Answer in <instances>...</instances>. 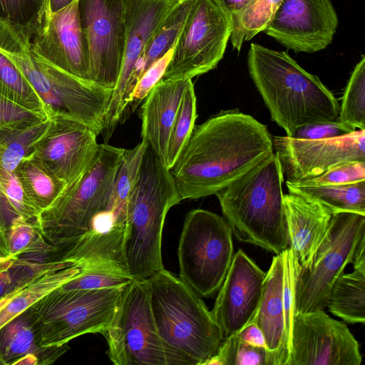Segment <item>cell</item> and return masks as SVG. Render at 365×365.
Returning <instances> with one entry per match:
<instances>
[{
  "label": "cell",
  "instance_id": "obj_1",
  "mask_svg": "<svg viewBox=\"0 0 365 365\" xmlns=\"http://www.w3.org/2000/svg\"><path fill=\"white\" fill-rule=\"evenodd\" d=\"M274 152L267 125L238 109L195 125L170 170L182 200L215 195Z\"/></svg>",
  "mask_w": 365,
  "mask_h": 365
},
{
  "label": "cell",
  "instance_id": "obj_2",
  "mask_svg": "<svg viewBox=\"0 0 365 365\" xmlns=\"http://www.w3.org/2000/svg\"><path fill=\"white\" fill-rule=\"evenodd\" d=\"M247 64L250 78L272 120L291 137L299 127L338 120L339 105L320 79L286 51L250 44Z\"/></svg>",
  "mask_w": 365,
  "mask_h": 365
},
{
  "label": "cell",
  "instance_id": "obj_3",
  "mask_svg": "<svg viewBox=\"0 0 365 365\" xmlns=\"http://www.w3.org/2000/svg\"><path fill=\"white\" fill-rule=\"evenodd\" d=\"M145 282L168 364L205 365L216 354L223 338L200 296L164 268Z\"/></svg>",
  "mask_w": 365,
  "mask_h": 365
},
{
  "label": "cell",
  "instance_id": "obj_4",
  "mask_svg": "<svg viewBox=\"0 0 365 365\" xmlns=\"http://www.w3.org/2000/svg\"><path fill=\"white\" fill-rule=\"evenodd\" d=\"M32 32L0 18V51L17 68L51 113L90 128L98 135L113 89L68 74L41 60L31 49Z\"/></svg>",
  "mask_w": 365,
  "mask_h": 365
},
{
  "label": "cell",
  "instance_id": "obj_5",
  "mask_svg": "<svg viewBox=\"0 0 365 365\" xmlns=\"http://www.w3.org/2000/svg\"><path fill=\"white\" fill-rule=\"evenodd\" d=\"M282 168L274 151L215 194L238 240L279 255L289 247Z\"/></svg>",
  "mask_w": 365,
  "mask_h": 365
},
{
  "label": "cell",
  "instance_id": "obj_6",
  "mask_svg": "<svg viewBox=\"0 0 365 365\" xmlns=\"http://www.w3.org/2000/svg\"><path fill=\"white\" fill-rule=\"evenodd\" d=\"M182 201L170 170L148 146L128 205L123 259L129 274L146 281L164 268L162 236L170 208Z\"/></svg>",
  "mask_w": 365,
  "mask_h": 365
},
{
  "label": "cell",
  "instance_id": "obj_7",
  "mask_svg": "<svg viewBox=\"0 0 365 365\" xmlns=\"http://www.w3.org/2000/svg\"><path fill=\"white\" fill-rule=\"evenodd\" d=\"M125 149L100 144L98 153L82 177L36 220L44 239L64 250L82 236L92 217L106 208L122 164Z\"/></svg>",
  "mask_w": 365,
  "mask_h": 365
},
{
  "label": "cell",
  "instance_id": "obj_8",
  "mask_svg": "<svg viewBox=\"0 0 365 365\" xmlns=\"http://www.w3.org/2000/svg\"><path fill=\"white\" fill-rule=\"evenodd\" d=\"M234 256L226 220L203 209L185 216L178 249L179 277L202 297L219 290Z\"/></svg>",
  "mask_w": 365,
  "mask_h": 365
},
{
  "label": "cell",
  "instance_id": "obj_9",
  "mask_svg": "<svg viewBox=\"0 0 365 365\" xmlns=\"http://www.w3.org/2000/svg\"><path fill=\"white\" fill-rule=\"evenodd\" d=\"M61 286L32 305L40 325L41 345L61 346L86 334H103L124 287L87 290Z\"/></svg>",
  "mask_w": 365,
  "mask_h": 365
},
{
  "label": "cell",
  "instance_id": "obj_10",
  "mask_svg": "<svg viewBox=\"0 0 365 365\" xmlns=\"http://www.w3.org/2000/svg\"><path fill=\"white\" fill-rule=\"evenodd\" d=\"M365 237V215L339 212L331 217L328 230L309 265L302 268L294 291L296 312L327 307L330 290L352 262L356 246Z\"/></svg>",
  "mask_w": 365,
  "mask_h": 365
},
{
  "label": "cell",
  "instance_id": "obj_11",
  "mask_svg": "<svg viewBox=\"0 0 365 365\" xmlns=\"http://www.w3.org/2000/svg\"><path fill=\"white\" fill-rule=\"evenodd\" d=\"M107 354L115 365H169L155 327L145 281L125 286L103 334Z\"/></svg>",
  "mask_w": 365,
  "mask_h": 365
},
{
  "label": "cell",
  "instance_id": "obj_12",
  "mask_svg": "<svg viewBox=\"0 0 365 365\" xmlns=\"http://www.w3.org/2000/svg\"><path fill=\"white\" fill-rule=\"evenodd\" d=\"M231 33L230 16L215 0H196L161 79H192L215 68Z\"/></svg>",
  "mask_w": 365,
  "mask_h": 365
},
{
  "label": "cell",
  "instance_id": "obj_13",
  "mask_svg": "<svg viewBox=\"0 0 365 365\" xmlns=\"http://www.w3.org/2000/svg\"><path fill=\"white\" fill-rule=\"evenodd\" d=\"M81 26L88 48L89 81L115 88L125 46L123 0H78Z\"/></svg>",
  "mask_w": 365,
  "mask_h": 365
},
{
  "label": "cell",
  "instance_id": "obj_14",
  "mask_svg": "<svg viewBox=\"0 0 365 365\" xmlns=\"http://www.w3.org/2000/svg\"><path fill=\"white\" fill-rule=\"evenodd\" d=\"M359 344L346 324L324 309L296 312L287 365H360Z\"/></svg>",
  "mask_w": 365,
  "mask_h": 365
},
{
  "label": "cell",
  "instance_id": "obj_15",
  "mask_svg": "<svg viewBox=\"0 0 365 365\" xmlns=\"http://www.w3.org/2000/svg\"><path fill=\"white\" fill-rule=\"evenodd\" d=\"M179 0H123L125 46L121 70L107 107L101 135L107 143L129 108L130 81L155 29Z\"/></svg>",
  "mask_w": 365,
  "mask_h": 365
},
{
  "label": "cell",
  "instance_id": "obj_16",
  "mask_svg": "<svg viewBox=\"0 0 365 365\" xmlns=\"http://www.w3.org/2000/svg\"><path fill=\"white\" fill-rule=\"evenodd\" d=\"M274 150L281 162L284 177L299 182L318 176L349 161H365V130L325 139L272 138Z\"/></svg>",
  "mask_w": 365,
  "mask_h": 365
},
{
  "label": "cell",
  "instance_id": "obj_17",
  "mask_svg": "<svg viewBox=\"0 0 365 365\" xmlns=\"http://www.w3.org/2000/svg\"><path fill=\"white\" fill-rule=\"evenodd\" d=\"M338 26L331 0H283L264 32L294 53H313L331 43Z\"/></svg>",
  "mask_w": 365,
  "mask_h": 365
},
{
  "label": "cell",
  "instance_id": "obj_18",
  "mask_svg": "<svg viewBox=\"0 0 365 365\" xmlns=\"http://www.w3.org/2000/svg\"><path fill=\"white\" fill-rule=\"evenodd\" d=\"M97 136L84 124L55 115L33 154L49 172L70 185L95 160L100 147Z\"/></svg>",
  "mask_w": 365,
  "mask_h": 365
},
{
  "label": "cell",
  "instance_id": "obj_19",
  "mask_svg": "<svg viewBox=\"0 0 365 365\" xmlns=\"http://www.w3.org/2000/svg\"><path fill=\"white\" fill-rule=\"evenodd\" d=\"M30 46L33 53L44 62L89 81L88 48L80 24L78 0L50 14L32 34Z\"/></svg>",
  "mask_w": 365,
  "mask_h": 365
},
{
  "label": "cell",
  "instance_id": "obj_20",
  "mask_svg": "<svg viewBox=\"0 0 365 365\" xmlns=\"http://www.w3.org/2000/svg\"><path fill=\"white\" fill-rule=\"evenodd\" d=\"M265 277L266 272L242 249L234 254L211 310L223 340L237 333L255 318Z\"/></svg>",
  "mask_w": 365,
  "mask_h": 365
},
{
  "label": "cell",
  "instance_id": "obj_21",
  "mask_svg": "<svg viewBox=\"0 0 365 365\" xmlns=\"http://www.w3.org/2000/svg\"><path fill=\"white\" fill-rule=\"evenodd\" d=\"M284 205L289 248L301 267L306 268L322 242L333 215L316 200L292 191L284 194Z\"/></svg>",
  "mask_w": 365,
  "mask_h": 365
},
{
  "label": "cell",
  "instance_id": "obj_22",
  "mask_svg": "<svg viewBox=\"0 0 365 365\" xmlns=\"http://www.w3.org/2000/svg\"><path fill=\"white\" fill-rule=\"evenodd\" d=\"M190 79H160L140 108L142 140L165 164L169 136Z\"/></svg>",
  "mask_w": 365,
  "mask_h": 365
},
{
  "label": "cell",
  "instance_id": "obj_23",
  "mask_svg": "<svg viewBox=\"0 0 365 365\" xmlns=\"http://www.w3.org/2000/svg\"><path fill=\"white\" fill-rule=\"evenodd\" d=\"M284 274L282 252L272 258L266 272L261 302L254 318L264 336L269 365H287L289 359L285 345Z\"/></svg>",
  "mask_w": 365,
  "mask_h": 365
},
{
  "label": "cell",
  "instance_id": "obj_24",
  "mask_svg": "<svg viewBox=\"0 0 365 365\" xmlns=\"http://www.w3.org/2000/svg\"><path fill=\"white\" fill-rule=\"evenodd\" d=\"M35 310L29 308L0 327V365H11L27 354L36 356L41 365L53 363L69 349L68 344L43 346Z\"/></svg>",
  "mask_w": 365,
  "mask_h": 365
},
{
  "label": "cell",
  "instance_id": "obj_25",
  "mask_svg": "<svg viewBox=\"0 0 365 365\" xmlns=\"http://www.w3.org/2000/svg\"><path fill=\"white\" fill-rule=\"evenodd\" d=\"M84 269L83 266L76 262L58 260L22 288L0 309V327L53 289L78 277Z\"/></svg>",
  "mask_w": 365,
  "mask_h": 365
},
{
  "label": "cell",
  "instance_id": "obj_26",
  "mask_svg": "<svg viewBox=\"0 0 365 365\" xmlns=\"http://www.w3.org/2000/svg\"><path fill=\"white\" fill-rule=\"evenodd\" d=\"M195 1L179 0L158 25L137 62L130 84L131 97L142 75L152 64L173 48Z\"/></svg>",
  "mask_w": 365,
  "mask_h": 365
},
{
  "label": "cell",
  "instance_id": "obj_27",
  "mask_svg": "<svg viewBox=\"0 0 365 365\" xmlns=\"http://www.w3.org/2000/svg\"><path fill=\"white\" fill-rule=\"evenodd\" d=\"M288 191L316 200L332 215L356 212L365 215V180L344 185H314L285 181Z\"/></svg>",
  "mask_w": 365,
  "mask_h": 365
},
{
  "label": "cell",
  "instance_id": "obj_28",
  "mask_svg": "<svg viewBox=\"0 0 365 365\" xmlns=\"http://www.w3.org/2000/svg\"><path fill=\"white\" fill-rule=\"evenodd\" d=\"M14 172L39 215L68 186L64 181L49 172L33 153L24 158Z\"/></svg>",
  "mask_w": 365,
  "mask_h": 365
},
{
  "label": "cell",
  "instance_id": "obj_29",
  "mask_svg": "<svg viewBox=\"0 0 365 365\" xmlns=\"http://www.w3.org/2000/svg\"><path fill=\"white\" fill-rule=\"evenodd\" d=\"M329 312L349 324L365 322V270L343 273L334 283L327 303Z\"/></svg>",
  "mask_w": 365,
  "mask_h": 365
},
{
  "label": "cell",
  "instance_id": "obj_30",
  "mask_svg": "<svg viewBox=\"0 0 365 365\" xmlns=\"http://www.w3.org/2000/svg\"><path fill=\"white\" fill-rule=\"evenodd\" d=\"M57 251L56 247L44 239L36 220L19 217L12 220L3 235L0 258L31 259L29 257H32L34 259L42 260L40 256Z\"/></svg>",
  "mask_w": 365,
  "mask_h": 365
},
{
  "label": "cell",
  "instance_id": "obj_31",
  "mask_svg": "<svg viewBox=\"0 0 365 365\" xmlns=\"http://www.w3.org/2000/svg\"><path fill=\"white\" fill-rule=\"evenodd\" d=\"M283 0H250L241 10L230 15L233 50L240 53L244 42L264 31Z\"/></svg>",
  "mask_w": 365,
  "mask_h": 365
},
{
  "label": "cell",
  "instance_id": "obj_32",
  "mask_svg": "<svg viewBox=\"0 0 365 365\" xmlns=\"http://www.w3.org/2000/svg\"><path fill=\"white\" fill-rule=\"evenodd\" d=\"M51 118L20 128L0 129V165L14 171L19 163L31 155L47 131Z\"/></svg>",
  "mask_w": 365,
  "mask_h": 365
},
{
  "label": "cell",
  "instance_id": "obj_33",
  "mask_svg": "<svg viewBox=\"0 0 365 365\" xmlns=\"http://www.w3.org/2000/svg\"><path fill=\"white\" fill-rule=\"evenodd\" d=\"M0 246L4 234L14 218L36 220L38 211L26 195L14 171L0 165Z\"/></svg>",
  "mask_w": 365,
  "mask_h": 365
},
{
  "label": "cell",
  "instance_id": "obj_34",
  "mask_svg": "<svg viewBox=\"0 0 365 365\" xmlns=\"http://www.w3.org/2000/svg\"><path fill=\"white\" fill-rule=\"evenodd\" d=\"M0 94L46 118L51 115L44 103L12 62L0 51Z\"/></svg>",
  "mask_w": 365,
  "mask_h": 365
},
{
  "label": "cell",
  "instance_id": "obj_35",
  "mask_svg": "<svg viewBox=\"0 0 365 365\" xmlns=\"http://www.w3.org/2000/svg\"><path fill=\"white\" fill-rule=\"evenodd\" d=\"M338 120L351 130H365V56L355 66L339 106Z\"/></svg>",
  "mask_w": 365,
  "mask_h": 365
},
{
  "label": "cell",
  "instance_id": "obj_36",
  "mask_svg": "<svg viewBox=\"0 0 365 365\" xmlns=\"http://www.w3.org/2000/svg\"><path fill=\"white\" fill-rule=\"evenodd\" d=\"M197 118L196 96L190 79L182 96L168 139L165 165L170 170L187 143Z\"/></svg>",
  "mask_w": 365,
  "mask_h": 365
},
{
  "label": "cell",
  "instance_id": "obj_37",
  "mask_svg": "<svg viewBox=\"0 0 365 365\" xmlns=\"http://www.w3.org/2000/svg\"><path fill=\"white\" fill-rule=\"evenodd\" d=\"M57 261L1 258L0 299L26 287L38 275L53 266Z\"/></svg>",
  "mask_w": 365,
  "mask_h": 365
},
{
  "label": "cell",
  "instance_id": "obj_38",
  "mask_svg": "<svg viewBox=\"0 0 365 365\" xmlns=\"http://www.w3.org/2000/svg\"><path fill=\"white\" fill-rule=\"evenodd\" d=\"M205 365H269L266 348L242 342L236 334L223 340Z\"/></svg>",
  "mask_w": 365,
  "mask_h": 365
},
{
  "label": "cell",
  "instance_id": "obj_39",
  "mask_svg": "<svg viewBox=\"0 0 365 365\" xmlns=\"http://www.w3.org/2000/svg\"><path fill=\"white\" fill-rule=\"evenodd\" d=\"M48 0H0V18L35 32L49 17Z\"/></svg>",
  "mask_w": 365,
  "mask_h": 365
},
{
  "label": "cell",
  "instance_id": "obj_40",
  "mask_svg": "<svg viewBox=\"0 0 365 365\" xmlns=\"http://www.w3.org/2000/svg\"><path fill=\"white\" fill-rule=\"evenodd\" d=\"M135 279L128 272L110 267L85 269L78 277L61 286L66 289H99L123 287Z\"/></svg>",
  "mask_w": 365,
  "mask_h": 365
},
{
  "label": "cell",
  "instance_id": "obj_41",
  "mask_svg": "<svg viewBox=\"0 0 365 365\" xmlns=\"http://www.w3.org/2000/svg\"><path fill=\"white\" fill-rule=\"evenodd\" d=\"M365 180V161H349L337 165L324 173L299 182L314 185H344Z\"/></svg>",
  "mask_w": 365,
  "mask_h": 365
},
{
  "label": "cell",
  "instance_id": "obj_42",
  "mask_svg": "<svg viewBox=\"0 0 365 365\" xmlns=\"http://www.w3.org/2000/svg\"><path fill=\"white\" fill-rule=\"evenodd\" d=\"M46 118L29 110L0 94V129H14L29 126Z\"/></svg>",
  "mask_w": 365,
  "mask_h": 365
},
{
  "label": "cell",
  "instance_id": "obj_43",
  "mask_svg": "<svg viewBox=\"0 0 365 365\" xmlns=\"http://www.w3.org/2000/svg\"><path fill=\"white\" fill-rule=\"evenodd\" d=\"M172 50L152 64L138 80L129 105L132 111L135 110L140 103L145 98L153 86L162 78L170 61Z\"/></svg>",
  "mask_w": 365,
  "mask_h": 365
},
{
  "label": "cell",
  "instance_id": "obj_44",
  "mask_svg": "<svg viewBox=\"0 0 365 365\" xmlns=\"http://www.w3.org/2000/svg\"><path fill=\"white\" fill-rule=\"evenodd\" d=\"M353 132L339 120L318 122L298 128L289 138L300 140H319L339 137Z\"/></svg>",
  "mask_w": 365,
  "mask_h": 365
},
{
  "label": "cell",
  "instance_id": "obj_45",
  "mask_svg": "<svg viewBox=\"0 0 365 365\" xmlns=\"http://www.w3.org/2000/svg\"><path fill=\"white\" fill-rule=\"evenodd\" d=\"M243 343L252 346L266 348L264 336L254 321V319L236 333Z\"/></svg>",
  "mask_w": 365,
  "mask_h": 365
},
{
  "label": "cell",
  "instance_id": "obj_46",
  "mask_svg": "<svg viewBox=\"0 0 365 365\" xmlns=\"http://www.w3.org/2000/svg\"><path fill=\"white\" fill-rule=\"evenodd\" d=\"M351 263L354 269L365 270V237L361 238L356 246Z\"/></svg>",
  "mask_w": 365,
  "mask_h": 365
},
{
  "label": "cell",
  "instance_id": "obj_47",
  "mask_svg": "<svg viewBox=\"0 0 365 365\" xmlns=\"http://www.w3.org/2000/svg\"><path fill=\"white\" fill-rule=\"evenodd\" d=\"M230 16L241 10L250 0H215Z\"/></svg>",
  "mask_w": 365,
  "mask_h": 365
},
{
  "label": "cell",
  "instance_id": "obj_48",
  "mask_svg": "<svg viewBox=\"0 0 365 365\" xmlns=\"http://www.w3.org/2000/svg\"><path fill=\"white\" fill-rule=\"evenodd\" d=\"M76 1L77 0H48L49 13H56Z\"/></svg>",
  "mask_w": 365,
  "mask_h": 365
},
{
  "label": "cell",
  "instance_id": "obj_49",
  "mask_svg": "<svg viewBox=\"0 0 365 365\" xmlns=\"http://www.w3.org/2000/svg\"><path fill=\"white\" fill-rule=\"evenodd\" d=\"M15 364L18 365H39L38 357L34 354H27L18 360Z\"/></svg>",
  "mask_w": 365,
  "mask_h": 365
},
{
  "label": "cell",
  "instance_id": "obj_50",
  "mask_svg": "<svg viewBox=\"0 0 365 365\" xmlns=\"http://www.w3.org/2000/svg\"><path fill=\"white\" fill-rule=\"evenodd\" d=\"M21 289H17L10 294H6L0 299V309L4 307Z\"/></svg>",
  "mask_w": 365,
  "mask_h": 365
},
{
  "label": "cell",
  "instance_id": "obj_51",
  "mask_svg": "<svg viewBox=\"0 0 365 365\" xmlns=\"http://www.w3.org/2000/svg\"><path fill=\"white\" fill-rule=\"evenodd\" d=\"M0 222H1V213H0Z\"/></svg>",
  "mask_w": 365,
  "mask_h": 365
}]
</instances>
